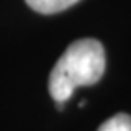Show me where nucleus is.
<instances>
[{
    "label": "nucleus",
    "instance_id": "f257e3e1",
    "mask_svg": "<svg viewBox=\"0 0 131 131\" xmlns=\"http://www.w3.org/2000/svg\"><path fill=\"white\" fill-rule=\"evenodd\" d=\"M104 70V46L94 38L77 39L65 49L49 73V94L58 104H63L77 87L97 83Z\"/></svg>",
    "mask_w": 131,
    "mask_h": 131
},
{
    "label": "nucleus",
    "instance_id": "7ed1b4c3",
    "mask_svg": "<svg viewBox=\"0 0 131 131\" xmlns=\"http://www.w3.org/2000/svg\"><path fill=\"white\" fill-rule=\"evenodd\" d=\"M97 131H131V116L119 112L104 121Z\"/></svg>",
    "mask_w": 131,
    "mask_h": 131
},
{
    "label": "nucleus",
    "instance_id": "f03ea898",
    "mask_svg": "<svg viewBox=\"0 0 131 131\" xmlns=\"http://www.w3.org/2000/svg\"><path fill=\"white\" fill-rule=\"evenodd\" d=\"M32 10L41 12V14H56L61 10L72 7L78 0H26Z\"/></svg>",
    "mask_w": 131,
    "mask_h": 131
}]
</instances>
